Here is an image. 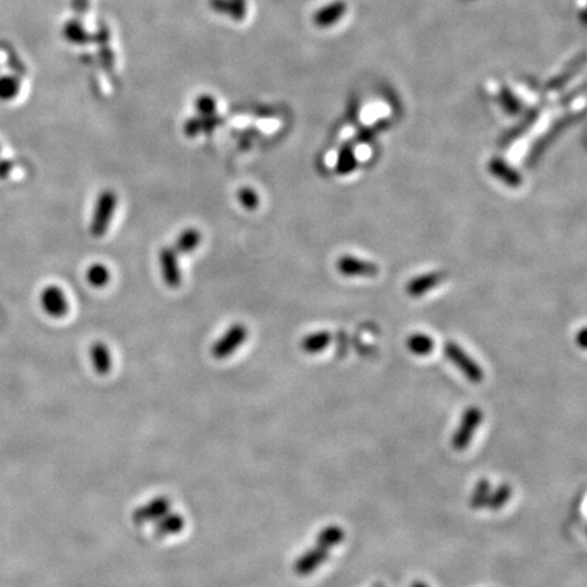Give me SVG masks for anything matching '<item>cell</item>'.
I'll use <instances>...</instances> for the list:
<instances>
[{
  "label": "cell",
  "instance_id": "4dcf8cb0",
  "mask_svg": "<svg viewBox=\"0 0 587 587\" xmlns=\"http://www.w3.org/2000/svg\"><path fill=\"white\" fill-rule=\"evenodd\" d=\"M14 169V162L7 158H0V180L9 178Z\"/></svg>",
  "mask_w": 587,
  "mask_h": 587
},
{
  "label": "cell",
  "instance_id": "277c9868",
  "mask_svg": "<svg viewBox=\"0 0 587 587\" xmlns=\"http://www.w3.org/2000/svg\"><path fill=\"white\" fill-rule=\"evenodd\" d=\"M444 355L469 381L473 383H480L483 381L484 371L481 366L476 363L457 343L449 341L447 344H444Z\"/></svg>",
  "mask_w": 587,
  "mask_h": 587
},
{
  "label": "cell",
  "instance_id": "e0dca14e",
  "mask_svg": "<svg viewBox=\"0 0 587 587\" xmlns=\"http://www.w3.org/2000/svg\"><path fill=\"white\" fill-rule=\"evenodd\" d=\"M216 126H218V120H216L215 116H209V117L199 116V117L190 119L184 124V133L190 138H193V136H197L203 132L212 131Z\"/></svg>",
  "mask_w": 587,
  "mask_h": 587
},
{
  "label": "cell",
  "instance_id": "6da1fadb",
  "mask_svg": "<svg viewBox=\"0 0 587 587\" xmlns=\"http://www.w3.org/2000/svg\"><path fill=\"white\" fill-rule=\"evenodd\" d=\"M116 207L117 194L111 190H105L97 196L90 221V234L94 238H101L108 233L116 212Z\"/></svg>",
  "mask_w": 587,
  "mask_h": 587
},
{
  "label": "cell",
  "instance_id": "d4e9b609",
  "mask_svg": "<svg viewBox=\"0 0 587 587\" xmlns=\"http://www.w3.org/2000/svg\"><path fill=\"white\" fill-rule=\"evenodd\" d=\"M212 6L216 10H223L227 14L241 19L246 13V1L245 0H212ZM221 11V13H223Z\"/></svg>",
  "mask_w": 587,
  "mask_h": 587
},
{
  "label": "cell",
  "instance_id": "ffe728a7",
  "mask_svg": "<svg viewBox=\"0 0 587 587\" xmlns=\"http://www.w3.org/2000/svg\"><path fill=\"white\" fill-rule=\"evenodd\" d=\"M86 280L94 288H104L111 282V270L105 264H92L86 270Z\"/></svg>",
  "mask_w": 587,
  "mask_h": 587
},
{
  "label": "cell",
  "instance_id": "2e32d148",
  "mask_svg": "<svg viewBox=\"0 0 587 587\" xmlns=\"http://www.w3.org/2000/svg\"><path fill=\"white\" fill-rule=\"evenodd\" d=\"M200 243L202 233L194 227H188L178 234L173 248L177 254H190L194 252Z\"/></svg>",
  "mask_w": 587,
  "mask_h": 587
},
{
  "label": "cell",
  "instance_id": "cb8c5ba5",
  "mask_svg": "<svg viewBox=\"0 0 587 587\" xmlns=\"http://www.w3.org/2000/svg\"><path fill=\"white\" fill-rule=\"evenodd\" d=\"M408 349L415 355H427L434 349V340L427 334H416L410 336L407 341Z\"/></svg>",
  "mask_w": 587,
  "mask_h": 587
},
{
  "label": "cell",
  "instance_id": "4316f807",
  "mask_svg": "<svg viewBox=\"0 0 587 587\" xmlns=\"http://www.w3.org/2000/svg\"><path fill=\"white\" fill-rule=\"evenodd\" d=\"M194 108L199 113V116H204V117H209V116H215L216 111V101L214 99V97L211 96H200L196 102H194Z\"/></svg>",
  "mask_w": 587,
  "mask_h": 587
},
{
  "label": "cell",
  "instance_id": "f546056e",
  "mask_svg": "<svg viewBox=\"0 0 587 587\" xmlns=\"http://www.w3.org/2000/svg\"><path fill=\"white\" fill-rule=\"evenodd\" d=\"M64 35H65L67 40L77 43V41L82 40L83 31L80 29V26L77 22H68L64 28Z\"/></svg>",
  "mask_w": 587,
  "mask_h": 587
},
{
  "label": "cell",
  "instance_id": "83f0119b",
  "mask_svg": "<svg viewBox=\"0 0 587 587\" xmlns=\"http://www.w3.org/2000/svg\"><path fill=\"white\" fill-rule=\"evenodd\" d=\"M500 102H502L505 111L510 113V114H517V113L521 111V108H522V105H521V102L518 101V98L514 96L506 87L502 89Z\"/></svg>",
  "mask_w": 587,
  "mask_h": 587
},
{
  "label": "cell",
  "instance_id": "ba28073f",
  "mask_svg": "<svg viewBox=\"0 0 587 587\" xmlns=\"http://www.w3.org/2000/svg\"><path fill=\"white\" fill-rule=\"evenodd\" d=\"M172 503L166 496H157L147 502L143 506L136 508L132 514V520L136 525L151 524L157 522L165 514L170 511Z\"/></svg>",
  "mask_w": 587,
  "mask_h": 587
},
{
  "label": "cell",
  "instance_id": "9c48e42d",
  "mask_svg": "<svg viewBox=\"0 0 587 587\" xmlns=\"http://www.w3.org/2000/svg\"><path fill=\"white\" fill-rule=\"evenodd\" d=\"M328 557H329V549L317 544V547L306 551L297 559V561L294 563V571L298 575L306 576L316 571L324 561L328 560Z\"/></svg>",
  "mask_w": 587,
  "mask_h": 587
},
{
  "label": "cell",
  "instance_id": "7c38bea8",
  "mask_svg": "<svg viewBox=\"0 0 587 587\" xmlns=\"http://www.w3.org/2000/svg\"><path fill=\"white\" fill-rule=\"evenodd\" d=\"M539 111H539V108H533V109L527 111V113L525 114L524 120L520 121L515 127L511 128L508 133L502 138V141L499 142V146L508 147V144L518 141L520 138H522L524 135H526L527 131L537 123L539 117Z\"/></svg>",
  "mask_w": 587,
  "mask_h": 587
},
{
  "label": "cell",
  "instance_id": "ac0fdd59",
  "mask_svg": "<svg viewBox=\"0 0 587 587\" xmlns=\"http://www.w3.org/2000/svg\"><path fill=\"white\" fill-rule=\"evenodd\" d=\"M331 340H332V336L329 332H325V331L314 332V334H307L306 337H303L301 341V349L306 353H318L329 346Z\"/></svg>",
  "mask_w": 587,
  "mask_h": 587
},
{
  "label": "cell",
  "instance_id": "5bb4252c",
  "mask_svg": "<svg viewBox=\"0 0 587 587\" xmlns=\"http://www.w3.org/2000/svg\"><path fill=\"white\" fill-rule=\"evenodd\" d=\"M490 170L492 175L499 178L500 181H503L505 184H508V187L517 188L522 182V177L520 175V173L514 168H511L503 159H492L490 162Z\"/></svg>",
  "mask_w": 587,
  "mask_h": 587
},
{
  "label": "cell",
  "instance_id": "52a82bcc",
  "mask_svg": "<svg viewBox=\"0 0 587 587\" xmlns=\"http://www.w3.org/2000/svg\"><path fill=\"white\" fill-rule=\"evenodd\" d=\"M159 270L165 285L170 288H178L182 282L181 268L178 263V254L173 246H165L159 251Z\"/></svg>",
  "mask_w": 587,
  "mask_h": 587
},
{
  "label": "cell",
  "instance_id": "836d02e7",
  "mask_svg": "<svg viewBox=\"0 0 587 587\" xmlns=\"http://www.w3.org/2000/svg\"><path fill=\"white\" fill-rule=\"evenodd\" d=\"M0 151H1V146H0Z\"/></svg>",
  "mask_w": 587,
  "mask_h": 587
},
{
  "label": "cell",
  "instance_id": "603a6c76",
  "mask_svg": "<svg viewBox=\"0 0 587 587\" xmlns=\"http://www.w3.org/2000/svg\"><path fill=\"white\" fill-rule=\"evenodd\" d=\"M511 495H512V488L506 483H503V484L498 485L493 491L491 490L485 508H491L493 511L505 508L508 505Z\"/></svg>",
  "mask_w": 587,
  "mask_h": 587
},
{
  "label": "cell",
  "instance_id": "4fadbf2b",
  "mask_svg": "<svg viewBox=\"0 0 587 587\" xmlns=\"http://www.w3.org/2000/svg\"><path fill=\"white\" fill-rule=\"evenodd\" d=\"M154 524H155V534L158 537H168V536H175V534L181 533L182 529L185 527V520L182 518L181 514L169 511Z\"/></svg>",
  "mask_w": 587,
  "mask_h": 587
},
{
  "label": "cell",
  "instance_id": "30bf717a",
  "mask_svg": "<svg viewBox=\"0 0 587 587\" xmlns=\"http://www.w3.org/2000/svg\"><path fill=\"white\" fill-rule=\"evenodd\" d=\"M339 270L343 275L347 276H377L378 275V267L374 263L359 260L352 256H344L339 261Z\"/></svg>",
  "mask_w": 587,
  "mask_h": 587
},
{
  "label": "cell",
  "instance_id": "d6a6232c",
  "mask_svg": "<svg viewBox=\"0 0 587 587\" xmlns=\"http://www.w3.org/2000/svg\"><path fill=\"white\" fill-rule=\"evenodd\" d=\"M411 587H429V585L424 583V582H422V581H416V582H413Z\"/></svg>",
  "mask_w": 587,
  "mask_h": 587
},
{
  "label": "cell",
  "instance_id": "3957f363",
  "mask_svg": "<svg viewBox=\"0 0 587 587\" xmlns=\"http://www.w3.org/2000/svg\"><path fill=\"white\" fill-rule=\"evenodd\" d=\"M248 328L243 324H233L229 329L212 344L211 353L215 359H226L231 356L246 341Z\"/></svg>",
  "mask_w": 587,
  "mask_h": 587
},
{
  "label": "cell",
  "instance_id": "8fae6325",
  "mask_svg": "<svg viewBox=\"0 0 587 587\" xmlns=\"http://www.w3.org/2000/svg\"><path fill=\"white\" fill-rule=\"evenodd\" d=\"M90 359H92V365L94 367V371L98 375H106L111 373L113 358H111V349L105 343L96 341L90 347Z\"/></svg>",
  "mask_w": 587,
  "mask_h": 587
},
{
  "label": "cell",
  "instance_id": "d6986e66",
  "mask_svg": "<svg viewBox=\"0 0 587 587\" xmlns=\"http://www.w3.org/2000/svg\"><path fill=\"white\" fill-rule=\"evenodd\" d=\"M344 537H346V533L343 527H340L339 525H329V526H325L318 533L317 544L327 549H331L336 545L341 544Z\"/></svg>",
  "mask_w": 587,
  "mask_h": 587
},
{
  "label": "cell",
  "instance_id": "484cf974",
  "mask_svg": "<svg viewBox=\"0 0 587 587\" xmlns=\"http://www.w3.org/2000/svg\"><path fill=\"white\" fill-rule=\"evenodd\" d=\"M237 199H238L239 204L248 211H254L260 204V197H258L257 192L254 191L253 188H251V187L241 188L237 192Z\"/></svg>",
  "mask_w": 587,
  "mask_h": 587
},
{
  "label": "cell",
  "instance_id": "1f68e13d",
  "mask_svg": "<svg viewBox=\"0 0 587 587\" xmlns=\"http://www.w3.org/2000/svg\"><path fill=\"white\" fill-rule=\"evenodd\" d=\"M585 336H586V329H582L581 334H579V343H581V347H582V349L586 347V341H585L586 337H585Z\"/></svg>",
  "mask_w": 587,
  "mask_h": 587
},
{
  "label": "cell",
  "instance_id": "44dd1931",
  "mask_svg": "<svg viewBox=\"0 0 587 587\" xmlns=\"http://www.w3.org/2000/svg\"><path fill=\"white\" fill-rule=\"evenodd\" d=\"M21 92V80L16 75H1L0 77V101L9 102L13 101Z\"/></svg>",
  "mask_w": 587,
  "mask_h": 587
},
{
  "label": "cell",
  "instance_id": "9a60e30c",
  "mask_svg": "<svg viewBox=\"0 0 587 587\" xmlns=\"http://www.w3.org/2000/svg\"><path fill=\"white\" fill-rule=\"evenodd\" d=\"M444 278V275L442 272H432L427 275H422L410 282V285L407 286V291L411 297H420L426 294L431 288L438 286Z\"/></svg>",
  "mask_w": 587,
  "mask_h": 587
},
{
  "label": "cell",
  "instance_id": "7a4b0ae2",
  "mask_svg": "<svg viewBox=\"0 0 587 587\" xmlns=\"http://www.w3.org/2000/svg\"><path fill=\"white\" fill-rule=\"evenodd\" d=\"M483 411L477 407H469L466 408L462 417H461L460 426L459 429L454 431L453 437H451V446L454 450L457 451H462L465 449H468V446L472 442L473 435L476 432V429L480 427L481 422H483Z\"/></svg>",
  "mask_w": 587,
  "mask_h": 587
},
{
  "label": "cell",
  "instance_id": "8992f818",
  "mask_svg": "<svg viewBox=\"0 0 587 587\" xmlns=\"http://www.w3.org/2000/svg\"><path fill=\"white\" fill-rule=\"evenodd\" d=\"M41 309L52 318H63L70 312V302L67 295L59 286L50 285L43 288L40 294Z\"/></svg>",
  "mask_w": 587,
  "mask_h": 587
},
{
  "label": "cell",
  "instance_id": "7402d4cb",
  "mask_svg": "<svg viewBox=\"0 0 587 587\" xmlns=\"http://www.w3.org/2000/svg\"><path fill=\"white\" fill-rule=\"evenodd\" d=\"M491 490L490 480H487L485 477L480 478L477 481L475 488H473L472 496H471V508H475V510L485 508Z\"/></svg>",
  "mask_w": 587,
  "mask_h": 587
},
{
  "label": "cell",
  "instance_id": "f1b7e54d",
  "mask_svg": "<svg viewBox=\"0 0 587 587\" xmlns=\"http://www.w3.org/2000/svg\"><path fill=\"white\" fill-rule=\"evenodd\" d=\"M355 165H356V162H355L351 148H347V147L343 148L341 153H340V157H339L337 168H336L339 175H347L351 170H353Z\"/></svg>",
  "mask_w": 587,
  "mask_h": 587
},
{
  "label": "cell",
  "instance_id": "5b68a950",
  "mask_svg": "<svg viewBox=\"0 0 587 587\" xmlns=\"http://www.w3.org/2000/svg\"><path fill=\"white\" fill-rule=\"evenodd\" d=\"M576 117H578L576 113H570L567 116H563V117L557 119L555 123L548 128V131L542 136H539V139L536 141V143L532 146V148L529 151V157H527V165L529 166L536 165V162L541 158L544 151L555 142L566 128L571 126Z\"/></svg>",
  "mask_w": 587,
  "mask_h": 587
}]
</instances>
